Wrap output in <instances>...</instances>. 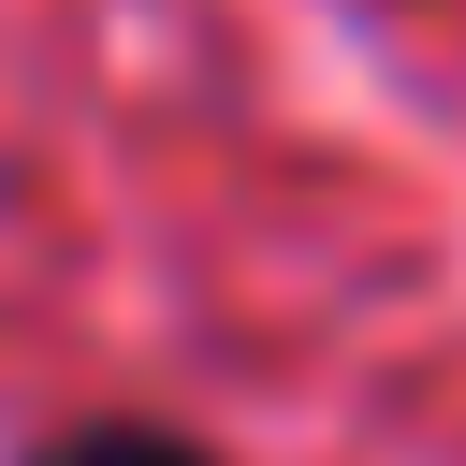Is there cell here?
I'll use <instances>...</instances> for the list:
<instances>
[{"label":"cell","instance_id":"6da1fadb","mask_svg":"<svg viewBox=\"0 0 466 466\" xmlns=\"http://www.w3.org/2000/svg\"><path fill=\"white\" fill-rule=\"evenodd\" d=\"M29 466H218V451L175 437V422H87V437H58V451H29Z\"/></svg>","mask_w":466,"mask_h":466}]
</instances>
